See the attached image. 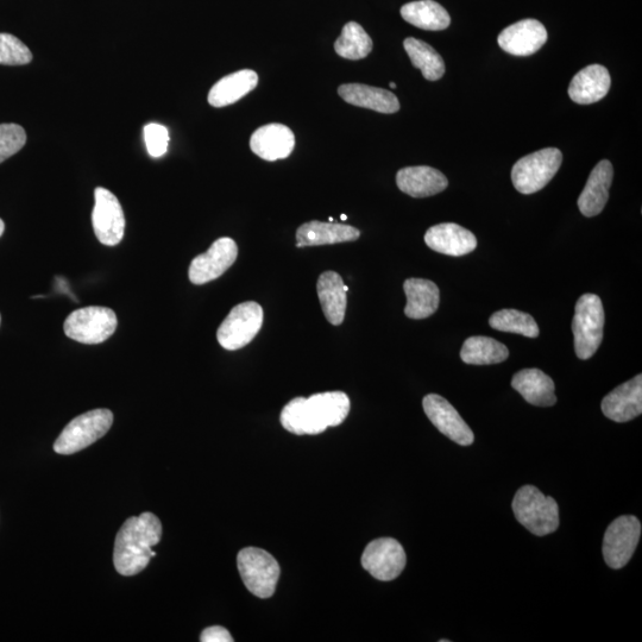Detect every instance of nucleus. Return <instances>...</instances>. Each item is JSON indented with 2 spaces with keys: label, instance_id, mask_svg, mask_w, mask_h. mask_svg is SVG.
I'll use <instances>...</instances> for the list:
<instances>
[{
  "label": "nucleus",
  "instance_id": "12",
  "mask_svg": "<svg viewBox=\"0 0 642 642\" xmlns=\"http://www.w3.org/2000/svg\"><path fill=\"white\" fill-rule=\"evenodd\" d=\"M92 224L98 241L107 247H115L122 242L125 232V216L116 195L98 187L94 191Z\"/></svg>",
  "mask_w": 642,
  "mask_h": 642
},
{
  "label": "nucleus",
  "instance_id": "8",
  "mask_svg": "<svg viewBox=\"0 0 642 642\" xmlns=\"http://www.w3.org/2000/svg\"><path fill=\"white\" fill-rule=\"evenodd\" d=\"M118 325L116 313L110 308L91 306L69 314L64 330L68 338L81 344H100L115 333Z\"/></svg>",
  "mask_w": 642,
  "mask_h": 642
},
{
  "label": "nucleus",
  "instance_id": "11",
  "mask_svg": "<svg viewBox=\"0 0 642 642\" xmlns=\"http://www.w3.org/2000/svg\"><path fill=\"white\" fill-rule=\"evenodd\" d=\"M407 563L406 552L398 540L380 538L365 547L362 566L371 576L382 582L394 581Z\"/></svg>",
  "mask_w": 642,
  "mask_h": 642
},
{
  "label": "nucleus",
  "instance_id": "2",
  "mask_svg": "<svg viewBox=\"0 0 642 642\" xmlns=\"http://www.w3.org/2000/svg\"><path fill=\"white\" fill-rule=\"evenodd\" d=\"M162 525L153 513L132 516L125 521L116 538L113 563L123 576H135L156 556L151 547L160 543Z\"/></svg>",
  "mask_w": 642,
  "mask_h": 642
},
{
  "label": "nucleus",
  "instance_id": "33",
  "mask_svg": "<svg viewBox=\"0 0 642 642\" xmlns=\"http://www.w3.org/2000/svg\"><path fill=\"white\" fill-rule=\"evenodd\" d=\"M33 53L16 36L0 33V65L23 66L30 64Z\"/></svg>",
  "mask_w": 642,
  "mask_h": 642
},
{
  "label": "nucleus",
  "instance_id": "18",
  "mask_svg": "<svg viewBox=\"0 0 642 642\" xmlns=\"http://www.w3.org/2000/svg\"><path fill=\"white\" fill-rule=\"evenodd\" d=\"M295 136L283 124H268L257 129L250 138L253 153L266 161L287 159L293 153Z\"/></svg>",
  "mask_w": 642,
  "mask_h": 642
},
{
  "label": "nucleus",
  "instance_id": "26",
  "mask_svg": "<svg viewBox=\"0 0 642 642\" xmlns=\"http://www.w3.org/2000/svg\"><path fill=\"white\" fill-rule=\"evenodd\" d=\"M345 283L336 272H325L319 276L317 283L318 297L327 321L331 325H342L348 297L344 291Z\"/></svg>",
  "mask_w": 642,
  "mask_h": 642
},
{
  "label": "nucleus",
  "instance_id": "20",
  "mask_svg": "<svg viewBox=\"0 0 642 642\" xmlns=\"http://www.w3.org/2000/svg\"><path fill=\"white\" fill-rule=\"evenodd\" d=\"M614 178V168L608 160L597 163L587 185L578 198V209L583 216L591 218L600 214L609 199V190Z\"/></svg>",
  "mask_w": 642,
  "mask_h": 642
},
{
  "label": "nucleus",
  "instance_id": "7",
  "mask_svg": "<svg viewBox=\"0 0 642 642\" xmlns=\"http://www.w3.org/2000/svg\"><path fill=\"white\" fill-rule=\"evenodd\" d=\"M237 565L245 587L260 599L275 594L280 578V565L267 551L247 547L238 553Z\"/></svg>",
  "mask_w": 642,
  "mask_h": 642
},
{
  "label": "nucleus",
  "instance_id": "27",
  "mask_svg": "<svg viewBox=\"0 0 642 642\" xmlns=\"http://www.w3.org/2000/svg\"><path fill=\"white\" fill-rule=\"evenodd\" d=\"M404 289L407 297L405 314L409 319H426L437 312L440 292L436 283L425 279H408Z\"/></svg>",
  "mask_w": 642,
  "mask_h": 642
},
{
  "label": "nucleus",
  "instance_id": "1",
  "mask_svg": "<svg viewBox=\"0 0 642 642\" xmlns=\"http://www.w3.org/2000/svg\"><path fill=\"white\" fill-rule=\"evenodd\" d=\"M349 396L343 392H326L295 398L283 407L281 424L297 436H316L329 427L344 423L350 413Z\"/></svg>",
  "mask_w": 642,
  "mask_h": 642
},
{
  "label": "nucleus",
  "instance_id": "21",
  "mask_svg": "<svg viewBox=\"0 0 642 642\" xmlns=\"http://www.w3.org/2000/svg\"><path fill=\"white\" fill-rule=\"evenodd\" d=\"M610 86L612 78L608 69L601 65H590L571 80L569 96L577 104H594L607 96Z\"/></svg>",
  "mask_w": 642,
  "mask_h": 642
},
{
  "label": "nucleus",
  "instance_id": "6",
  "mask_svg": "<svg viewBox=\"0 0 642 642\" xmlns=\"http://www.w3.org/2000/svg\"><path fill=\"white\" fill-rule=\"evenodd\" d=\"M113 424L110 409H94L73 419L54 445L60 455H73L103 438Z\"/></svg>",
  "mask_w": 642,
  "mask_h": 642
},
{
  "label": "nucleus",
  "instance_id": "30",
  "mask_svg": "<svg viewBox=\"0 0 642 642\" xmlns=\"http://www.w3.org/2000/svg\"><path fill=\"white\" fill-rule=\"evenodd\" d=\"M409 59L415 68H419L428 81H437L445 74V64L442 56L430 44L409 37L404 42Z\"/></svg>",
  "mask_w": 642,
  "mask_h": 642
},
{
  "label": "nucleus",
  "instance_id": "4",
  "mask_svg": "<svg viewBox=\"0 0 642 642\" xmlns=\"http://www.w3.org/2000/svg\"><path fill=\"white\" fill-rule=\"evenodd\" d=\"M604 308L602 300L595 294H584L578 299L572 332L575 338V351L579 360H590L599 350L603 341Z\"/></svg>",
  "mask_w": 642,
  "mask_h": 642
},
{
  "label": "nucleus",
  "instance_id": "28",
  "mask_svg": "<svg viewBox=\"0 0 642 642\" xmlns=\"http://www.w3.org/2000/svg\"><path fill=\"white\" fill-rule=\"evenodd\" d=\"M401 16L414 27L428 31H442L451 24L449 12L434 0L405 4L401 8Z\"/></svg>",
  "mask_w": 642,
  "mask_h": 642
},
{
  "label": "nucleus",
  "instance_id": "35",
  "mask_svg": "<svg viewBox=\"0 0 642 642\" xmlns=\"http://www.w3.org/2000/svg\"><path fill=\"white\" fill-rule=\"evenodd\" d=\"M148 153L151 157H161L167 153L169 132L163 125L151 123L144 127Z\"/></svg>",
  "mask_w": 642,
  "mask_h": 642
},
{
  "label": "nucleus",
  "instance_id": "31",
  "mask_svg": "<svg viewBox=\"0 0 642 642\" xmlns=\"http://www.w3.org/2000/svg\"><path fill=\"white\" fill-rule=\"evenodd\" d=\"M335 50L344 59L362 60L373 50V40L360 24L349 22L344 25L342 34L338 37Z\"/></svg>",
  "mask_w": 642,
  "mask_h": 642
},
{
  "label": "nucleus",
  "instance_id": "36",
  "mask_svg": "<svg viewBox=\"0 0 642 642\" xmlns=\"http://www.w3.org/2000/svg\"><path fill=\"white\" fill-rule=\"evenodd\" d=\"M200 641L203 642H232L234 638L231 637L228 629L213 626L206 628L203 633H201Z\"/></svg>",
  "mask_w": 642,
  "mask_h": 642
},
{
  "label": "nucleus",
  "instance_id": "34",
  "mask_svg": "<svg viewBox=\"0 0 642 642\" xmlns=\"http://www.w3.org/2000/svg\"><path fill=\"white\" fill-rule=\"evenodd\" d=\"M27 143V132L18 124H0V163L10 159Z\"/></svg>",
  "mask_w": 642,
  "mask_h": 642
},
{
  "label": "nucleus",
  "instance_id": "15",
  "mask_svg": "<svg viewBox=\"0 0 642 642\" xmlns=\"http://www.w3.org/2000/svg\"><path fill=\"white\" fill-rule=\"evenodd\" d=\"M546 41V28L537 20H524L509 25L497 39L506 53L515 56L533 55L543 48Z\"/></svg>",
  "mask_w": 642,
  "mask_h": 642
},
{
  "label": "nucleus",
  "instance_id": "39",
  "mask_svg": "<svg viewBox=\"0 0 642 642\" xmlns=\"http://www.w3.org/2000/svg\"><path fill=\"white\" fill-rule=\"evenodd\" d=\"M341 218H342V220H346V219H348V217H346V216H345V214H342V217H341Z\"/></svg>",
  "mask_w": 642,
  "mask_h": 642
},
{
  "label": "nucleus",
  "instance_id": "9",
  "mask_svg": "<svg viewBox=\"0 0 642 642\" xmlns=\"http://www.w3.org/2000/svg\"><path fill=\"white\" fill-rule=\"evenodd\" d=\"M263 308L255 301L242 302L232 308L217 331V339L225 350L235 351L247 346L263 325Z\"/></svg>",
  "mask_w": 642,
  "mask_h": 642
},
{
  "label": "nucleus",
  "instance_id": "5",
  "mask_svg": "<svg viewBox=\"0 0 642 642\" xmlns=\"http://www.w3.org/2000/svg\"><path fill=\"white\" fill-rule=\"evenodd\" d=\"M562 162V151L557 148H546L522 157L512 169L516 191L533 194L543 190L555 178Z\"/></svg>",
  "mask_w": 642,
  "mask_h": 642
},
{
  "label": "nucleus",
  "instance_id": "24",
  "mask_svg": "<svg viewBox=\"0 0 642 642\" xmlns=\"http://www.w3.org/2000/svg\"><path fill=\"white\" fill-rule=\"evenodd\" d=\"M345 103L380 113H396L400 102L393 92L362 84H345L338 88Z\"/></svg>",
  "mask_w": 642,
  "mask_h": 642
},
{
  "label": "nucleus",
  "instance_id": "37",
  "mask_svg": "<svg viewBox=\"0 0 642 642\" xmlns=\"http://www.w3.org/2000/svg\"><path fill=\"white\" fill-rule=\"evenodd\" d=\"M4 231H5V224H4L3 220L0 219V237L3 236Z\"/></svg>",
  "mask_w": 642,
  "mask_h": 642
},
{
  "label": "nucleus",
  "instance_id": "41",
  "mask_svg": "<svg viewBox=\"0 0 642 642\" xmlns=\"http://www.w3.org/2000/svg\"><path fill=\"white\" fill-rule=\"evenodd\" d=\"M0 323H2V317H0Z\"/></svg>",
  "mask_w": 642,
  "mask_h": 642
},
{
  "label": "nucleus",
  "instance_id": "40",
  "mask_svg": "<svg viewBox=\"0 0 642 642\" xmlns=\"http://www.w3.org/2000/svg\"><path fill=\"white\" fill-rule=\"evenodd\" d=\"M390 87H392V88H396V84H394V83H390Z\"/></svg>",
  "mask_w": 642,
  "mask_h": 642
},
{
  "label": "nucleus",
  "instance_id": "32",
  "mask_svg": "<svg viewBox=\"0 0 642 642\" xmlns=\"http://www.w3.org/2000/svg\"><path fill=\"white\" fill-rule=\"evenodd\" d=\"M494 330L518 333L528 338H537L540 330L537 321L530 314L516 310H501L495 312L489 319Z\"/></svg>",
  "mask_w": 642,
  "mask_h": 642
},
{
  "label": "nucleus",
  "instance_id": "25",
  "mask_svg": "<svg viewBox=\"0 0 642 642\" xmlns=\"http://www.w3.org/2000/svg\"><path fill=\"white\" fill-rule=\"evenodd\" d=\"M258 84V75L251 69H243L220 79L211 88L209 93V104L213 107L229 106L238 102L254 91Z\"/></svg>",
  "mask_w": 642,
  "mask_h": 642
},
{
  "label": "nucleus",
  "instance_id": "22",
  "mask_svg": "<svg viewBox=\"0 0 642 642\" xmlns=\"http://www.w3.org/2000/svg\"><path fill=\"white\" fill-rule=\"evenodd\" d=\"M360 236V230L354 226L313 220L302 224L298 229L297 247H319V245L355 242Z\"/></svg>",
  "mask_w": 642,
  "mask_h": 642
},
{
  "label": "nucleus",
  "instance_id": "13",
  "mask_svg": "<svg viewBox=\"0 0 642 642\" xmlns=\"http://www.w3.org/2000/svg\"><path fill=\"white\" fill-rule=\"evenodd\" d=\"M238 247L234 239H217L205 254L194 258L188 276L194 285H205L222 276L237 260Z\"/></svg>",
  "mask_w": 642,
  "mask_h": 642
},
{
  "label": "nucleus",
  "instance_id": "29",
  "mask_svg": "<svg viewBox=\"0 0 642 642\" xmlns=\"http://www.w3.org/2000/svg\"><path fill=\"white\" fill-rule=\"evenodd\" d=\"M508 357L507 346L490 337H470L461 350L462 361L472 365L499 364L505 362Z\"/></svg>",
  "mask_w": 642,
  "mask_h": 642
},
{
  "label": "nucleus",
  "instance_id": "38",
  "mask_svg": "<svg viewBox=\"0 0 642 642\" xmlns=\"http://www.w3.org/2000/svg\"><path fill=\"white\" fill-rule=\"evenodd\" d=\"M344 291H345L346 293H348V292H349V287H348V286H344Z\"/></svg>",
  "mask_w": 642,
  "mask_h": 642
},
{
  "label": "nucleus",
  "instance_id": "17",
  "mask_svg": "<svg viewBox=\"0 0 642 642\" xmlns=\"http://www.w3.org/2000/svg\"><path fill=\"white\" fill-rule=\"evenodd\" d=\"M427 247L439 254L461 257L477 248V239L471 231L455 223L432 226L425 235Z\"/></svg>",
  "mask_w": 642,
  "mask_h": 642
},
{
  "label": "nucleus",
  "instance_id": "23",
  "mask_svg": "<svg viewBox=\"0 0 642 642\" xmlns=\"http://www.w3.org/2000/svg\"><path fill=\"white\" fill-rule=\"evenodd\" d=\"M512 387L528 404L538 407L556 405L555 382L539 369H524L513 376Z\"/></svg>",
  "mask_w": 642,
  "mask_h": 642
},
{
  "label": "nucleus",
  "instance_id": "14",
  "mask_svg": "<svg viewBox=\"0 0 642 642\" xmlns=\"http://www.w3.org/2000/svg\"><path fill=\"white\" fill-rule=\"evenodd\" d=\"M424 411L431 423L444 436L461 446H470L475 436L465 423L457 409L450 402L437 394H428L423 400Z\"/></svg>",
  "mask_w": 642,
  "mask_h": 642
},
{
  "label": "nucleus",
  "instance_id": "10",
  "mask_svg": "<svg viewBox=\"0 0 642 642\" xmlns=\"http://www.w3.org/2000/svg\"><path fill=\"white\" fill-rule=\"evenodd\" d=\"M641 524L633 515H623L607 528L603 539V557L609 568H625L637 550Z\"/></svg>",
  "mask_w": 642,
  "mask_h": 642
},
{
  "label": "nucleus",
  "instance_id": "16",
  "mask_svg": "<svg viewBox=\"0 0 642 642\" xmlns=\"http://www.w3.org/2000/svg\"><path fill=\"white\" fill-rule=\"evenodd\" d=\"M602 412L615 423H628L642 413V375L615 388L602 401Z\"/></svg>",
  "mask_w": 642,
  "mask_h": 642
},
{
  "label": "nucleus",
  "instance_id": "3",
  "mask_svg": "<svg viewBox=\"0 0 642 642\" xmlns=\"http://www.w3.org/2000/svg\"><path fill=\"white\" fill-rule=\"evenodd\" d=\"M516 520L538 537L556 532L559 527V507L553 497L546 496L537 487L524 486L513 500Z\"/></svg>",
  "mask_w": 642,
  "mask_h": 642
},
{
  "label": "nucleus",
  "instance_id": "19",
  "mask_svg": "<svg viewBox=\"0 0 642 642\" xmlns=\"http://www.w3.org/2000/svg\"><path fill=\"white\" fill-rule=\"evenodd\" d=\"M396 184L409 197L428 198L445 191L449 180L438 169L418 166L400 169L396 174Z\"/></svg>",
  "mask_w": 642,
  "mask_h": 642
}]
</instances>
